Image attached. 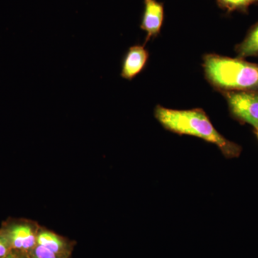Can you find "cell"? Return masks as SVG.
<instances>
[{
    "label": "cell",
    "mask_w": 258,
    "mask_h": 258,
    "mask_svg": "<svg viewBox=\"0 0 258 258\" xmlns=\"http://www.w3.org/2000/svg\"><path fill=\"white\" fill-rule=\"evenodd\" d=\"M8 240L5 237L0 236V257H5L8 252Z\"/></svg>",
    "instance_id": "cell-11"
},
{
    "label": "cell",
    "mask_w": 258,
    "mask_h": 258,
    "mask_svg": "<svg viewBox=\"0 0 258 258\" xmlns=\"http://www.w3.org/2000/svg\"><path fill=\"white\" fill-rule=\"evenodd\" d=\"M144 12L141 28L147 32L146 42L156 37L160 32L164 20V7L156 0H144Z\"/></svg>",
    "instance_id": "cell-5"
},
{
    "label": "cell",
    "mask_w": 258,
    "mask_h": 258,
    "mask_svg": "<svg viewBox=\"0 0 258 258\" xmlns=\"http://www.w3.org/2000/svg\"><path fill=\"white\" fill-rule=\"evenodd\" d=\"M37 243L56 254L61 253L64 248V242L60 237L50 232H43L39 234L37 237Z\"/></svg>",
    "instance_id": "cell-8"
},
{
    "label": "cell",
    "mask_w": 258,
    "mask_h": 258,
    "mask_svg": "<svg viewBox=\"0 0 258 258\" xmlns=\"http://www.w3.org/2000/svg\"><path fill=\"white\" fill-rule=\"evenodd\" d=\"M232 114L258 131V91L225 92Z\"/></svg>",
    "instance_id": "cell-3"
},
{
    "label": "cell",
    "mask_w": 258,
    "mask_h": 258,
    "mask_svg": "<svg viewBox=\"0 0 258 258\" xmlns=\"http://www.w3.org/2000/svg\"><path fill=\"white\" fill-rule=\"evenodd\" d=\"M154 115L168 131L181 135L193 136L215 144L227 158L237 157L240 154V146L227 140L219 133L203 109L180 111L158 106Z\"/></svg>",
    "instance_id": "cell-1"
},
{
    "label": "cell",
    "mask_w": 258,
    "mask_h": 258,
    "mask_svg": "<svg viewBox=\"0 0 258 258\" xmlns=\"http://www.w3.org/2000/svg\"><path fill=\"white\" fill-rule=\"evenodd\" d=\"M217 2L220 8L228 13L246 11L250 5L258 3V0H217Z\"/></svg>",
    "instance_id": "cell-9"
},
{
    "label": "cell",
    "mask_w": 258,
    "mask_h": 258,
    "mask_svg": "<svg viewBox=\"0 0 258 258\" xmlns=\"http://www.w3.org/2000/svg\"><path fill=\"white\" fill-rule=\"evenodd\" d=\"M239 57L258 55V23L251 29L245 39L236 48Z\"/></svg>",
    "instance_id": "cell-7"
},
{
    "label": "cell",
    "mask_w": 258,
    "mask_h": 258,
    "mask_svg": "<svg viewBox=\"0 0 258 258\" xmlns=\"http://www.w3.org/2000/svg\"><path fill=\"white\" fill-rule=\"evenodd\" d=\"M256 134H257V137L258 139V131H256Z\"/></svg>",
    "instance_id": "cell-13"
},
{
    "label": "cell",
    "mask_w": 258,
    "mask_h": 258,
    "mask_svg": "<svg viewBox=\"0 0 258 258\" xmlns=\"http://www.w3.org/2000/svg\"><path fill=\"white\" fill-rule=\"evenodd\" d=\"M20 258H25V257H20Z\"/></svg>",
    "instance_id": "cell-14"
},
{
    "label": "cell",
    "mask_w": 258,
    "mask_h": 258,
    "mask_svg": "<svg viewBox=\"0 0 258 258\" xmlns=\"http://www.w3.org/2000/svg\"><path fill=\"white\" fill-rule=\"evenodd\" d=\"M149 57V52L144 45H135L129 47L122 62L120 76L132 81L143 71Z\"/></svg>",
    "instance_id": "cell-4"
},
{
    "label": "cell",
    "mask_w": 258,
    "mask_h": 258,
    "mask_svg": "<svg viewBox=\"0 0 258 258\" xmlns=\"http://www.w3.org/2000/svg\"><path fill=\"white\" fill-rule=\"evenodd\" d=\"M9 240L12 246L16 249H29L33 247L37 242V237L28 225L13 227L10 232Z\"/></svg>",
    "instance_id": "cell-6"
},
{
    "label": "cell",
    "mask_w": 258,
    "mask_h": 258,
    "mask_svg": "<svg viewBox=\"0 0 258 258\" xmlns=\"http://www.w3.org/2000/svg\"><path fill=\"white\" fill-rule=\"evenodd\" d=\"M4 258H14V257H13V255H11V254H10V255L7 256V257H5Z\"/></svg>",
    "instance_id": "cell-12"
},
{
    "label": "cell",
    "mask_w": 258,
    "mask_h": 258,
    "mask_svg": "<svg viewBox=\"0 0 258 258\" xmlns=\"http://www.w3.org/2000/svg\"><path fill=\"white\" fill-rule=\"evenodd\" d=\"M32 258H58L57 254L37 244L36 247L34 249L32 254Z\"/></svg>",
    "instance_id": "cell-10"
},
{
    "label": "cell",
    "mask_w": 258,
    "mask_h": 258,
    "mask_svg": "<svg viewBox=\"0 0 258 258\" xmlns=\"http://www.w3.org/2000/svg\"><path fill=\"white\" fill-rule=\"evenodd\" d=\"M203 66L207 79L217 89L258 91L257 64L211 54L204 57Z\"/></svg>",
    "instance_id": "cell-2"
}]
</instances>
